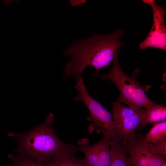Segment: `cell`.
I'll list each match as a JSON object with an SVG mask.
<instances>
[{
  "label": "cell",
  "mask_w": 166,
  "mask_h": 166,
  "mask_svg": "<svg viewBox=\"0 0 166 166\" xmlns=\"http://www.w3.org/2000/svg\"><path fill=\"white\" fill-rule=\"evenodd\" d=\"M74 156L64 155L55 157L46 162L45 166H72V158Z\"/></svg>",
  "instance_id": "cell-13"
},
{
  "label": "cell",
  "mask_w": 166,
  "mask_h": 166,
  "mask_svg": "<svg viewBox=\"0 0 166 166\" xmlns=\"http://www.w3.org/2000/svg\"><path fill=\"white\" fill-rule=\"evenodd\" d=\"M86 1V0H71L69 2L72 6H77L85 4L87 2Z\"/></svg>",
  "instance_id": "cell-16"
},
{
  "label": "cell",
  "mask_w": 166,
  "mask_h": 166,
  "mask_svg": "<svg viewBox=\"0 0 166 166\" xmlns=\"http://www.w3.org/2000/svg\"><path fill=\"white\" fill-rule=\"evenodd\" d=\"M121 49L115 53L112 60V68L106 74L99 76L102 80L112 82L117 87L120 95L117 100L128 105L129 108L138 110L142 107L149 108L160 104L154 102L145 93L151 88L150 85L142 86L138 82L137 78L140 69L134 70L131 76L127 75L122 70L118 62V57Z\"/></svg>",
  "instance_id": "cell-3"
},
{
  "label": "cell",
  "mask_w": 166,
  "mask_h": 166,
  "mask_svg": "<svg viewBox=\"0 0 166 166\" xmlns=\"http://www.w3.org/2000/svg\"><path fill=\"white\" fill-rule=\"evenodd\" d=\"M112 116L118 140L124 143L142 129L144 109L135 110L117 100L112 102Z\"/></svg>",
  "instance_id": "cell-5"
},
{
  "label": "cell",
  "mask_w": 166,
  "mask_h": 166,
  "mask_svg": "<svg viewBox=\"0 0 166 166\" xmlns=\"http://www.w3.org/2000/svg\"><path fill=\"white\" fill-rule=\"evenodd\" d=\"M54 119L50 113L43 123L29 131L8 132L18 143L16 152L43 162L59 156H75L79 152L77 146L66 144L59 138L53 127Z\"/></svg>",
  "instance_id": "cell-2"
},
{
  "label": "cell",
  "mask_w": 166,
  "mask_h": 166,
  "mask_svg": "<svg viewBox=\"0 0 166 166\" xmlns=\"http://www.w3.org/2000/svg\"><path fill=\"white\" fill-rule=\"evenodd\" d=\"M127 151L130 166H161L166 158L153 154L143 136L136 133L123 143Z\"/></svg>",
  "instance_id": "cell-6"
},
{
  "label": "cell",
  "mask_w": 166,
  "mask_h": 166,
  "mask_svg": "<svg viewBox=\"0 0 166 166\" xmlns=\"http://www.w3.org/2000/svg\"><path fill=\"white\" fill-rule=\"evenodd\" d=\"M72 166H89L84 158H78L75 156L72 158Z\"/></svg>",
  "instance_id": "cell-15"
},
{
  "label": "cell",
  "mask_w": 166,
  "mask_h": 166,
  "mask_svg": "<svg viewBox=\"0 0 166 166\" xmlns=\"http://www.w3.org/2000/svg\"><path fill=\"white\" fill-rule=\"evenodd\" d=\"M166 119V107L163 105L154 107L144 109L142 119V129L144 128L146 126L149 124L155 123L165 121Z\"/></svg>",
  "instance_id": "cell-10"
},
{
  "label": "cell",
  "mask_w": 166,
  "mask_h": 166,
  "mask_svg": "<svg viewBox=\"0 0 166 166\" xmlns=\"http://www.w3.org/2000/svg\"><path fill=\"white\" fill-rule=\"evenodd\" d=\"M144 3L151 6L152 10L153 23L145 39L140 43V49L153 47L166 50V28L164 22L166 10L157 5L153 0H143Z\"/></svg>",
  "instance_id": "cell-8"
},
{
  "label": "cell",
  "mask_w": 166,
  "mask_h": 166,
  "mask_svg": "<svg viewBox=\"0 0 166 166\" xmlns=\"http://www.w3.org/2000/svg\"><path fill=\"white\" fill-rule=\"evenodd\" d=\"M149 148L154 154L166 157V139L154 143H148Z\"/></svg>",
  "instance_id": "cell-14"
},
{
  "label": "cell",
  "mask_w": 166,
  "mask_h": 166,
  "mask_svg": "<svg viewBox=\"0 0 166 166\" xmlns=\"http://www.w3.org/2000/svg\"><path fill=\"white\" fill-rule=\"evenodd\" d=\"M110 138L103 136L96 143L90 144L89 139L84 138L78 142V151L82 152L89 166H110L112 158Z\"/></svg>",
  "instance_id": "cell-7"
},
{
  "label": "cell",
  "mask_w": 166,
  "mask_h": 166,
  "mask_svg": "<svg viewBox=\"0 0 166 166\" xmlns=\"http://www.w3.org/2000/svg\"><path fill=\"white\" fill-rule=\"evenodd\" d=\"M16 155H8L9 160L12 163V166H45V162L33 159L25 155L18 153Z\"/></svg>",
  "instance_id": "cell-12"
},
{
  "label": "cell",
  "mask_w": 166,
  "mask_h": 166,
  "mask_svg": "<svg viewBox=\"0 0 166 166\" xmlns=\"http://www.w3.org/2000/svg\"><path fill=\"white\" fill-rule=\"evenodd\" d=\"M110 147L112 156L110 166H130L127 151L121 141L111 139Z\"/></svg>",
  "instance_id": "cell-9"
},
{
  "label": "cell",
  "mask_w": 166,
  "mask_h": 166,
  "mask_svg": "<svg viewBox=\"0 0 166 166\" xmlns=\"http://www.w3.org/2000/svg\"><path fill=\"white\" fill-rule=\"evenodd\" d=\"M161 166H166V161H165L163 164H162Z\"/></svg>",
  "instance_id": "cell-17"
},
{
  "label": "cell",
  "mask_w": 166,
  "mask_h": 166,
  "mask_svg": "<svg viewBox=\"0 0 166 166\" xmlns=\"http://www.w3.org/2000/svg\"><path fill=\"white\" fill-rule=\"evenodd\" d=\"M124 33L120 30L108 35L93 31L90 38L74 42L64 52L65 55L71 58L64 67V79L73 78L77 81L88 65L95 69L96 75L101 68L109 67L116 52L125 43L120 41Z\"/></svg>",
  "instance_id": "cell-1"
},
{
  "label": "cell",
  "mask_w": 166,
  "mask_h": 166,
  "mask_svg": "<svg viewBox=\"0 0 166 166\" xmlns=\"http://www.w3.org/2000/svg\"><path fill=\"white\" fill-rule=\"evenodd\" d=\"M77 81L75 88L78 94L73 100L82 101L89 110L90 115L87 119L91 124L88 127V131L90 133H101L118 140L111 113L89 94L82 77Z\"/></svg>",
  "instance_id": "cell-4"
},
{
  "label": "cell",
  "mask_w": 166,
  "mask_h": 166,
  "mask_svg": "<svg viewBox=\"0 0 166 166\" xmlns=\"http://www.w3.org/2000/svg\"><path fill=\"white\" fill-rule=\"evenodd\" d=\"M144 141L148 143H154L166 138V121L153 124L149 131L143 136Z\"/></svg>",
  "instance_id": "cell-11"
}]
</instances>
